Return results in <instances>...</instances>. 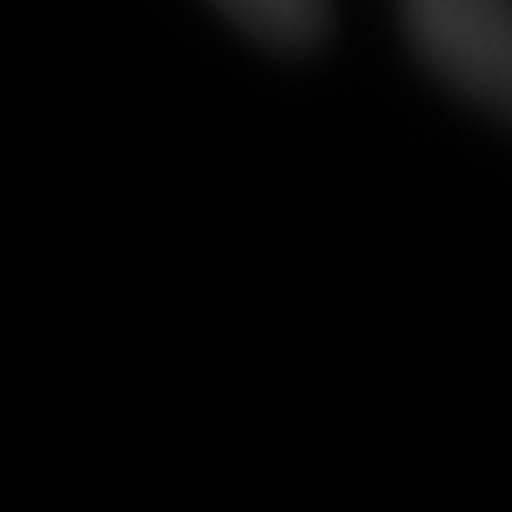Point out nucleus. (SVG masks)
Wrapping results in <instances>:
<instances>
[{
  "instance_id": "nucleus-1",
  "label": "nucleus",
  "mask_w": 512,
  "mask_h": 512,
  "mask_svg": "<svg viewBox=\"0 0 512 512\" xmlns=\"http://www.w3.org/2000/svg\"><path fill=\"white\" fill-rule=\"evenodd\" d=\"M413 55L483 110L512 95V5L508 0H398Z\"/></svg>"
},
{
  "instance_id": "nucleus-2",
  "label": "nucleus",
  "mask_w": 512,
  "mask_h": 512,
  "mask_svg": "<svg viewBox=\"0 0 512 512\" xmlns=\"http://www.w3.org/2000/svg\"><path fill=\"white\" fill-rule=\"evenodd\" d=\"M234 30L264 50L304 55L334 30V0H209Z\"/></svg>"
}]
</instances>
